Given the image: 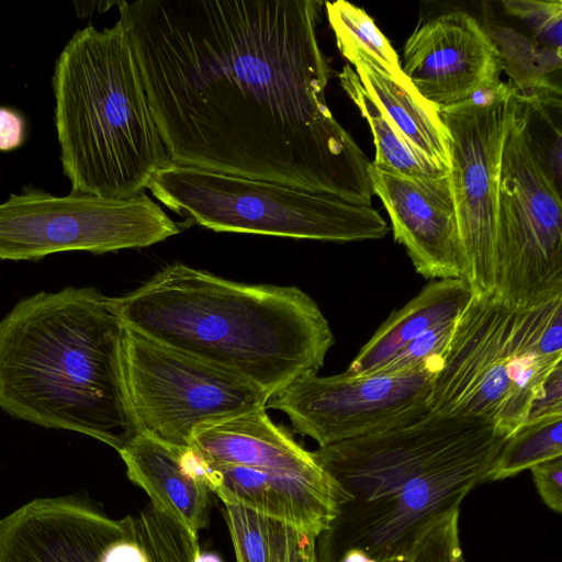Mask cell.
I'll use <instances>...</instances> for the list:
<instances>
[{
	"label": "cell",
	"mask_w": 562,
	"mask_h": 562,
	"mask_svg": "<svg viewBox=\"0 0 562 562\" xmlns=\"http://www.w3.org/2000/svg\"><path fill=\"white\" fill-rule=\"evenodd\" d=\"M125 522L77 495L35 498L0 519V562H115Z\"/></svg>",
	"instance_id": "5bb4252c"
},
{
	"label": "cell",
	"mask_w": 562,
	"mask_h": 562,
	"mask_svg": "<svg viewBox=\"0 0 562 562\" xmlns=\"http://www.w3.org/2000/svg\"><path fill=\"white\" fill-rule=\"evenodd\" d=\"M319 562V561H318Z\"/></svg>",
	"instance_id": "d590c367"
},
{
	"label": "cell",
	"mask_w": 562,
	"mask_h": 562,
	"mask_svg": "<svg viewBox=\"0 0 562 562\" xmlns=\"http://www.w3.org/2000/svg\"><path fill=\"white\" fill-rule=\"evenodd\" d=\"M53 91L60 161L72 192L130 198L172 164L119 21L71 36L56 60Z\"/></svg>",
	"instance_id": "5b68a950"
},
{
	"label": "cell",
	"mask_w": 562,
	"mask_h": 562,
	"mask_svg": "<svg viewBox=\"0 0 562 562\" xmlns=\"http://www.w3.org/2000/svg\"><path fill=\"white\" fill-rule=\"evenodd\" d=\"M194 562H223V561L216 553L200 552Z\"/></svg>",
	"instance_id": "836d02e7"
},
{
	"label": "cell",
	"mask_w": 562,
	"mask_h": 562,
	"mask_svg": "<svg viewBox=\"0 0 562 562\" xmlns=\"http://www.w3.org/2000/svg\"><path fill=\"white\" fill-rule=\"evenodd\" d=\"M25 139V121L13 109L0 106V150L19 148Z\"/></svg>",
	"instance_id": "1f68e13d"
},
{
	"label": "cell",
	"mask_w": 562,
	"mask_h": 562,
	"mask_svg": "<svg viewBox=\"0 0 562 562\" xmlns=\"http://www.w3.org/2000/svg\"><path fill=\"white\" fill-rule=\"evenodd\" d=\"M472 295L465 279L432 280L381 324L346 372L366 374L376 370L406 344L431 327L456 319Z\"/></svg>",
	"instance_id": "d6986e66"
},
{
	"label": "cell",
	"mask_w": 562,
	"mask_h": 562,
	"mask_svg": "<svg viewBox=\"0 0 562 562\" xmlns=\"http://www.w3.org/2000/svg\"><path fill=\"white\" fill-rule=\"evenodd\" d=\"M373 194L384 205L394 239L417 273L427 279H465L463 251L449 175L417 181L368 168Z\"/></svg>",
	"instance_id": "9a60e30c"
},
{
	"label": "cell",
	"mask_w": 562,
	"mask_h": 562,
	"mask_svg": "<svg viewBox=\"0 0 562 562\" xmlns=\"http://www.w3.org/2000/svg\"><path fill=\"white\" fill-rule=\"evenodd\" d=\"M562 416V362L546 379L540 394L531 402L527 423Z\"/></svg>",
	"instance_id": "f546056e"
},
{
	"label": "cell",
	"mask_w": 562,
	"mask_h": 562,
	"mask_svg": "<svg viewBox=\"0 0 562 562\" xmlns=\"http://www.w3.org/2000/svg\"><path fill=\"white\" fill-rule=\"evenodd\" d=\"M136 522L149 562H194L200 553L198 536L151 503Z\"/></svg>",
	"instance_id": "d4e9b609"
},
{
	"label": "cell",
	"mask_w": 562,
	"mask_h": 562,
	"mask_svg": "<svg viewBox=\"0 0 562 562\" xmlns=\"http://www.w3.org/2000/svg\"><path fill=\"white\" fill-rule=\"evenodd\" d=\"M401 68L418 94L441 110L499 81L503 66L491 34L471 14L452 11L412 33Z\"/></svg>",
	"instance_id": "4fadbf2b"
},
{
	"label": "cell",
	"mask_w": 562,
	"mask_h": 562,
	"mask_svg": "<svg viewBox=\"0 0 562 562\" xmlns=\"http://www.w3.org/2000/svg\"><path fill=\"white\" fill-rule=\"evenodd\" d=\"M123 373L138 429L189 447L201 427L257 408L271 394L251 382L125 326Z\"/></svg>",
	"instance_id": "30bf717a"
},
{
	"label": "cell",
	"mask_w": 562,
	"mask_h": 562,
	"mask_svg": "<svg viewBox=\"0 0 562 562\" xmlns=\"http://www.w3.org/2000/svg\"><path fill=\"white\" fill-rule=\"evenodd\" d=\"M180 231L144 192L124 199L72 191L57 196L25 187L0 203V259L38 260L64 251L142 248Z\"/></svg>",
	"instance_id": "9c48e42d"
},
{
	"label": "cell",
	"mask_w": 562,
	"mask_h": 562,
	"mask_svg": "<svg viewBox=\"0 0 562 562\" xmlns=\"http://www.w3.org/2000/svg\"><path fill=\"white\" fill-rule=\"evenodd\" d=\"M505 11L524 21L537 41L544 47L561 53L562 2L514 1L502 2Z\"/></svg>",
	"instance_id": "4316f807"
},
{
	"label": "cell",
	"mask_w": 562,
	"mask_h": 562,
	"mask_svg": "<svg viewBox=\"0 0 562 562\" xmlns=\"http://www.w3.org/2000/svg\"><path fill=\"white\" fill-rule=\"evenodd\" d=\"M507 438L483 419L427 413L313 451L348 501L316 544L319 562L359 548L378 562L408 552L436 519L484 483Z\"/></svg>",
	"instance_id": "7a4b0ae2"
},
{
	"label": "cell",
	"mask_w": 562,
	"mask_h": 562,
	"mask_svg": "<svg viewBox=\"0 0 562 562\" xmlns=\"http://www.w3.org/2000/svg\"><path fill=\"white\" fill-rule=\"evenodd\" d=\"M460 508L428 526L412 547L413 562H465L459 532Z\"/></svg>",
	"instance_id": "484cf974"
},
{
	"label": "cell",
	"mask_w": 562,
	"mask_h": 562,
	"mask_svg": "<svg viewBox=\"0 0 562 562\" xmlns=\"http://www.w3.org/2000/svg\"><path fill=\"white\" fill-rule=\"evenodd\" d=\"M454 319L440 323L406 344L390 360L372 372L398 373L415 370L432 357L443 352Z\"/></svg>",
	"instance_id": "83f0119b"
},
{
	"label": "cell",
	"mask_w": 562,
	"mask_h": 562,
	"mask_svg": "<svg viewBox=\"0 0 562 562\" xmlns=\"http://www.w3.org/2000/svg\"><path fill=\"white\" fill-rule=\"evenodd\" d=\"M224 506L237 562H281L290 526L239 505Z\"/></svg>",
	"instance_id": "cb8c5ba5"
},
{
	"label": "cell",
	"mask_w": 562,
	"mask_h": 562,
	"mask_svg": "<svg viewBox=\"0 0 562 562\" xmlns=\"http://www.w3.org/2000/svg\"><path fill=\"white\" fill-rule=\"evenodd\" d=\"M340 85L371 127L375 158L371 165L382 172L417 181L446 178L449 171L414 147L381 110L360 82L356 71L345 65Z\"/></svg>",
	"instance_id": "44dd1931"
},
{
	"label": "cell",
	"mask_w": 562,
	"mask_h": 562,
	"mask_svg": "<svg viewBox=\"0 0 562 562\" xmlns=\"http://www.w3.org/2000/svg\"><path fill=\"white\" fill-rule=\"evenodd\" d=\"M442 353L407 372H308L272 395L267 407L284 413L293 429L318 447L386 431L429 413L428 397Z\"/></svg>",
	"instance_id": "7c38bea8"
},
{
	"label": "cell",
	"mask_w": 562,
	"mask_h": 562,
	"mask_svg": "<svg viewBox=\"0 0 562 562\" xmlns=\"http://www.w3.org/2000/svg\"><path fill=\"white\" fill-rule=\"evenodd\" d=\"M558 457H562V416L527 423L505 440L486 471L484 483L513 477Z\"/></svg>",
	"instance_id": "603a6c76"
},
{
	"label": "cell",
	"mask_w": 562,
	"mask_h": 562,
	"mask_svg": "<svg viewBox=\"0 0 562 562\" xmlns=\"http://www.w3.org/2000/svg\"><path fill=\"white\" fill-rule=\"evenodd\" d=\"M190 446L210 464L239 465L316 485L340 486L313 451L270 419L266 407L199 428Z\"/></svg>",
	"instance_id": "2e32d148"
},
{
	"label": "cell",
	"mask_w": 562,
	"mask_h": 562,
	"mask_svg": "<svg viewBox=\"0 0 562 562\" xmlns=\"http://www.w3.org/2000/svg\"><path fill=\"white\" fill-rule=\"evenodd\" d=\"M335 562H378L369 553L359 548H349L340 553Z\"/></svg>",
	"instance_id": "d6a6232c"
},
{
	"label": "cell",
	"mask_w": 562,
	"mask_h": 562,
	"mask_svg": "<svg viewBox=\"0 0 562 562\" xmlns=\"http://www.w3.org/2000/svg\"><path fill=\"white\" fill-rule=\"evenodd\" d=\"M124 325L274 395L317 372L335 342L296 286L231 281L176 262L117 297Z\"/></svg>",
	"instance_id": "277c9868"
},
{
	"label": "cell",
	"mask_w": 562,
	"mask_h": 562,
	"mask_svg": "<svg viewBox=\"0 0 562 562\" xmlns=\"http://www.w3.org/2000/svg\"><path fill=\"white\" fill-rule=\"evenodd\" d=\"M535 486L543 503L562 513V457L543 461L530 469Z\"/></svg>",
	"instance_id": "f1b7e54d"
},
{
	"label": "cell",
	"mask_w": 562,
	"mask_h": 562,
	"mask_svg": "<svg viewBox=\"0 0 562 562\" xmlns=\"http://www.w3.org/2000/svg\"><path fill=\"white\" fill-rule=\"evenodd\" d=\"M316 538L289 527L281 562H318Z\"/></svg>",
	"instance_id": "4dcf8cb0"
},
{
	"label": "cell",
	"mask_w": 562,
	"mask_h": 562,
	"mask_svg": "<svg viewBox=\"0 0 562 562\" xmlns=\"http://www.w3.org/2000/svg\"><path fill=\"white\" fill-rule=\"evenodd\" d=\"M516 91L513 83L499 80L439 110L449 134V179L467 259L465 280L474 295L495 292L499 165Z\"/></svg>",
	"instance_id": "8fae6325"
},
{
	"label": "cell",
	"mask_w": 562,
	"mask_h": 562,
	"mask_svg": "<svg viewBox=\"0 0 562 562\" xmlns=\"http://www.w3.org/2000/svg\"><path fill=\"white\" fill-rule=\"evenodd\" d=\"M382 562H413L412 551L389 558Z\"/></svg>",
	"instance_id": "e575fe53"
},
{
	"label": "cell",
	"mask_w": 562,
	"mask_h": 562,
	"mask_svg": "<svg viewBox=\"0 0 562 562\" xmlns=\"http://www.w3.org/2000/svg\"><path fill=\"white\" fill-rule=\"evenodd\" d=\"M562 359L539 352L536 318L495 293L472 295L454 319L428 397V412L491 423L508 438Z\"/></svg>",
	"instance_id": "8992f818"
},
{
	"label": "cell",
	"mask_w": 562,
	"mask_h": 562,
	"mask_svg": "<svg viewBox=\"0 0 562 562\" xmlns=\"http://www.w3.org/2000/svg\"><path fill=\"white\" fill-rule=\"evenodd\" d=\"M207 488L224 504L249 508L316 539L330 529L348 501L341 486L316 485L239 465L210 464Z\"/></svg>",
	"instance_id": "e0dca14e"
},
{
	"label": "cell",
	"mask_w": 562,
	"mask_h": 562,
	"mask_svg": "<svg viewBox=\"0 0 562 562\" xmlns=\"http://www.w3.org/2000/svg\"><path fill=\"white\" fill-rule=\"evenodd\" d=\"M324 4L337 47L347 60L361 55L398 83H411L391 43L363 9L345 0Z\"/></svg>",
	"instance_id": "7402d4cb"
},
{
	"label": "cell",
	"mask_w": 562,
	"mask_h": 562,
	"mask_svg": "<svg viewBox=\"0 0 562 562\" xmlns=\"http://www.w3.org/2000/svg\"><path fill=\"white\" fill-rule=\"evenodd\" d=\"M348 61L355 66L364 89L403 136L449 171V134L439 110L422 98L412 83H398L368 58L355 54Z\"/></svg>",
	"instance_id": "ffe728a7"
},
{
	"label": "cell",
	"mask_w": 562,
	"mask_h": 562,
	"mask_svg": "<svg viewBox=\"0 0 562 562\" xmlns=\"http://www.w3.org/2000/svg\"><path fill=\"white\" fill-rule=\"evenodd\" d=\"M494 293L516 310L562 295L560 187L530 144L517 91L502 145Z\"/></svg>",
	"instance_id": "ba28073f"
},
{
	"label": "cell",
	"mask_w": 562,
	"mask_h": 562,
	"mask_svg": "<svg viewBox=\"0 0 562 562\" xmlns=\"http://www.w3.org/2000/svg\"><path fill=\"white\" fill-rule=\"evenodd\" d=\"M147 189L173 213L215 232L336 243L380 239L389 232L371 205L173 162Z\"/></svg>",
	"instance_id": "52a82bcc"
},
{
	"label": "cell",
	"mask_w": 562,
	"mask_h": 562,
	"mask_svg": "<svg viewBox=\"0 0 562 562\" xmlns=\"http://www.w3.org/2000/svg\"><path fill=\"white\" fill-rule=\"evenodd\" d=\"M323 4L117 1L173 164L371 205V161L326 101Z\"/></svg>",
	"instance_id": "6da1fadb"
},
{
	"label": "cell",
	"mask_w": 562,
	"mask_h": 562,
	"mask_svg": "<svg viewBox=\"0 0 562 562\" xmlns=\"http://www.w3.org/2000/svg\"><path fill=\"white\" fill-rule=\"evenodd\" d=\"M117 297L66 286L20 300L0 319V408L117 452L137 434L123 373Z\"/></svg>",
	"instance_id": "3957f363"
},
{
	"label": "cell",
	"mask_w": 562,
	"mask_h": 562,
	"mask_svg": "<svg viewBox=\"0 0 562 562\" xmlns=\"http://www.w3.org/2000/svg\"><path fill=\"white\" fill-rule=\"evenodd\" d=\"M183 448L138 432L119 453L128 479L150 503L198 536L207 522L210 491L184 471Z\"/></svg>",
	"instance_id": "ac0fdd59"
}]
</instances>
